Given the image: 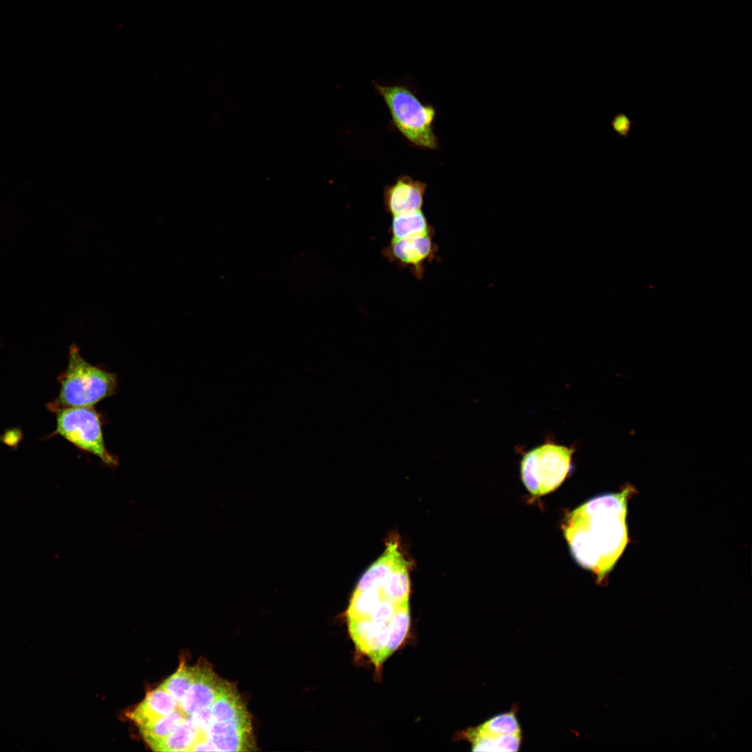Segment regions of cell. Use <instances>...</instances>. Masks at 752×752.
Returning <instances> with one entry per match:
<instances>
[{
  "label": "cell",
  "mask_w": 752,
  "mask_h": 752,
  "mask_svg": "<svg viewBox=\"0 0 752 752\" xmlns=\"http://www.w3.org/2000/svg\"><path fill=\"white\" fill-rule=\"evenodd\" d=\"M194 677V666H187L181 662L177 671L166 679L159 687L170 694L180 705L183 700Z\"/></svg>",
  "instance_id": "cell-21"
},
{
  "label": "cell",
  "mask_w": 752,
  "mask_h": 752,
  "mask_svg": "<svg viewBox=\"0 0 752 752\" xmlns=\"http://www.w3.org/2000/svg\"><path fill=\"white\" fill-rule=\"evenodd\" d=\"M54 411L56 434L79 449L96 456L105 465L117 466V458L105 446L100 415L93 407H69Z\"/></svg>",
  "instance_id": "cell-4"
},
{
  "label": "cell",
  "mask_w": 752,
  "mask_h": 752,
  "mask_svg": "<svg viewBox=\"0 0 752 752\" xmlns=\"http://www.w3.org/2000/svg\"><path fill=\"white\" fill-rule=\"evenodd\" d=\"M634 493L629 485L620 492L595 496L566 517L585 528L600 556L598 581L612 570L629 542L627 502Z\"/></svg>",
  "instance_id": "cell-1"
},
{
  "label": "cell",
  "mask_w": 752,
  "mask_h": 752,
  "mask_svg": "<svg viewBox=\"0 0 752 752\" xmlns=\"http://www.w3.org/2000/svg\"><path fill=\"white\" fill-rule=\"evenodd\" d=\"M206 738L214 751H249L255 746L249 714L226 722H213Z\"/></svg>",
  "instance_id": "cell-7"
},
{
  "label": "cell",
  "mask_w": 752,
  "mask_h": 752,
  "mask_svg": "<svg viewBox=\"0 0 752 752\" xmlns=\"http://www.w3.org/2000/svg\"><path fill=\"white\" fill-rule=\"evenodd\" d=\"M426 189V183L407 175H400L384 189L386 211L395 216L422 210Z\"/></svg>",
  "instance_id": "cell-9"
},
{
  "label": "cell",
  "mask_w": 752,
  "mask_h": 752,
  "mask_svg": "<svg viewBox=\"0 0 752 752\" xmlns=\"http://www.w3.org/2000/svg\"><path fill=\"white\" fill-rule=\"evenodd\" d=\"M383 598L397 605L409 602L410 579L407 563L402 555L380 588Z\"/></svg>",
  "instance_id": "cell-15"
},
{
  "label": "cell",
  "mask_w": 752,
  "mask_h": 752,
  "mask_svg": "<svg viewBox=\"0 0 752 752\" xmlns=\"http://www.w3.org/2000/svg\"><path fill=\"white\" fill-rule=\"evenodd\" d=\"M400 556L397 540L389 542L384 554L360 577L355 590L380 588Z\"/></svg>",
  "instance_id": "cell-13"
},
{
  "label": "cell",
  "mask_w": 752,
  "mask_h": 752,
  "mask_svg": "<svg viewBox=\"0 0 752 752\" xmlns=\"http://www.w3.org/2000/svg\"><path fill=\"white\" fill-rule=\"evenodd\" d=\"M373 86L389 109L395 127L412 146L432 150L439 147L434 132L437 112L432 105L423 103L406 84Z\"/></svg>",
  "instance_id": "cell-2"
},
{
  "label": "cell",
  "mask_w": 752,
  "mask_h": 752,
  "mask_svg": "<svg viewBox=\"0 0 752 752\" xmlns=\"http://www.w3.org/2000/svg\"><path fill=\"white\" fill-rule=\"evenodd\" d=\"M212 750V746L197 730L189 716H185L176 728L165 739L156 744L152 749L157 751H191Z\"/></svg>",
  "instance_id": "cell-12"
},
{
  "label": "cell",
  "mask_w": 752,
  "mask_h": 752,
  "mask_svg": "<svg viewBox=\"0 0 752 752\" xmlns=\"http://www.w3.org/2000/svg\"><path fill=\"white\" fill-rule=\"evenodd\" d=\"M397 608V604L382 597L368 618L375 622L389 625Z\"/></svg>",
  "instance_id": "cell-24"
},
{
  "label": "cell",
  "mask_w": 752,
  "mask_h": 752,
  "mask_svg": "<svg viewBox=\"0 0 752 752\" xmlns=\"http://www.w3.org/2000/svg\"><path fill=\"white\" fill-rule=\"evenodd\" d=\"M613 130L622 138L627 139L630 133L632 121L624 113L616 114L610 122Z\"/></svg>",
  "instance_id": "cell-25"
},
{
  "label": "cell",
  "mask_w": 752,
  "mask_h": 752,
  "mask_svg": "<svg viewBox=\"0 0 752 752\" xmlns=\"http://www.w3.org/2000/svg\"><path fill=\"white\" fill-rule=\"evenodd\" d=\"M465 735L471 743L473 751H517L522 742L521 733L494 735L478 726L469 729Z\"/></svg>",
  "instance_id": "cell-14"
},
{
  "label": "cell",
  "mask_w": 752,
  "mask_h": 752,
  "mask_svg": "<svg viewBox=\"0 0 752 752\" xmlns=\"http://www.w3.org/2000/svg\"><path fill=\"white\" fill-rule=\"evenodd\" d=\"M185 716H187L178 707L152 724L139 728V730L145 741L152 749L168 737Z\"/></svg>",
  "instance_id": "cell-20"
},
{
  "label": "cell",
  "mask_w": 752,
  "mask_h": 752,
  "mask_svg": "<svg viewBox=\"0 0 752 752\" xmlns=\"http://www.w3.org/2000/svg\"><path fill=\"white\" fill-rule=\"evenodd\" d=\"M350 636L357 649L368 656L379 669V659L388 639L389 625L369 618L349 620Z\"/></svg>",
  "instance_id": "cell-10"
},
{
  "label": "cell",
  "mask_w": 752,
  "mask_h": 752,
  "mask_svg": "<svg viewBox=\"0 0 752 752\" xmlns=\"http://www.w3.org/2000/svg\"><path fill=\"white\" fill-rule=\"evenodd\" d=\"M434 234L435 231H432L391 239L383 248L382 255L389 262L409 269L416 279L421 281L425 263L432 261L438 251V246L433 240Z\"/></svg>",
  "instance_id": "cell-5"
},
{
  "label": "cell",
  "mask_w": 752,
  "mask_h": 752,
  "mask_svg": "<svg viewBox=\"0 0 752 752\" xmlns=\"http://www.w3.org/2000/svg\"><path fill=\"white\" fill-rule=\"evenodd\" d=\"M536 448L540 495L543 496L556 490L568 476L574 448L556 444L551 440Z\"/></svg>",
  "instance_id": "cell-6"
},
{
  "label": "cell",
  "mask_w": 752,
  "mask_h": 752,
  "mask_svg": "<svg viewBox=\"0 0 752 752\" xmlns=\"http://www.w3.org/2000/svg\"><path fill=\"white\" fill-rule=\"evenodd\" d=\"M389 230L391 239H400L432 232L434 229L421 210L393 216Z\"/></svg>",
  "instance_id": "cell-18"
},
{
  "label": "cell",
  "mask_w": 752,
  "mask_h": 752,
  "mask_svg": "<svg viewBox=\"0 0 752 752\" xmlns=\"http://www.w3.org/2000/svg\"><path fill=\"white\" fill-rule=\"evenodd\" d=\"M388 625L387 642L379 659V668L402 645L408 634L410 627L409 602L398 605L396 611Z\"/></svg>",
  "instance_id": "cell-17"
},
{
  "label": "cell",
  "mask_w": 752,
  "mask_h": 752,
  "mask_svg": "<svg viewBox=\"0 0 752 752\" xmlns=\"http://www.w3.org/2000/svg\"><path fill=\"white\" fill-rule=\"evenodd\" d=\"M537 448L526 453L521 461V477L527 490L533 496L540 495V484L538 477Z\"/></svg>",
  "instance_id": "cell-22"
},
{
  "label": "cell",
  "mask_w": 752,
  "mask_h": 752,
  "mask_svg": "<svg viewBox=\"0 0 752 752\" xmlns=\"http://www.w3.org/2000/svg\"><path fill=\"white\" fill-rule=\"evenodd\" d=\"M228 684V682L219 678L207 664H196L194 666V680L179 705L180 709L187 716H190L203 708L210 707Z\"/></svg>",
  "instance_id": "cell-8"
},
{
  "label": "cell",
  "mask_w": 752,
  "mask_h": 752,
  "mask_svg": "<svg viewBox=\"0 0 752 752\" xmlns=\"http://www.w3.org/2000/svg\"><path fill=\"white\" fill-rule=\"evenodd\" d=\"M61 389L54 409L69 407H93L115 394L117 376L93 366L72 345L66 370L58 377Z\"/></svg>",
  "instance_id": "cell-3"
},
{
  "label": "cell",
  "mask_w": 752,
  "mask_h": 752,
  "mask_svg": "<svg viewBox=\"0 0 752 752\" xmlns=\"http://www.w3.org/2000/svg\"><path fill=\"white\" fill-rule=\"evenodd\" d=\"M382 597L380 588L354 590L346 611L347 621L368 618Z\"/></svg>",
  "instance_id": "cell-19"
},
{
  "label": "cell",
  "mask_w": 752,
  "mask_h": 752,
  "mask_svg": "<svg viewBox=\"0 0 752 752\" xmlns=\"http://www.w3.org/2000/svg\"><path fill=\"white\" fill-rule=\"evenodd\" d=\"M213 722H226L249 714L233 685L228 684L211 705Z\"/></svg>",
  "instance_id": "cell-16"
},
{
  "label": "cell",
  "mask_w": 752,
  "mask_h": 752,
  "mask_svg": "<svg viewBox=\"0 0 752 752\" xmlns=\"http://www.w3.org/2000/svg\"><path fill=\"white\" fill-rule=\"evenodd\" d=\"M478 727L494 735L521 733V728L516 714L511 711L494 716Z\"/></svg>",
  "instance_id": "cell-23"
},
{
  "label": "cell",
  "mask_w": 752,
  "mask_h": 752,
  "mask_svg": "<svg viewBox=\"0 0 752 752\" xmlns=\"http://www.w3.org/2000/svg\"><path fill=\"white\" fill-rule=\"evenodd\" d=\"M179 707L172 696L162 687L150 691L144 700L128 713L139 728L152 724Z\"/></svg>",
  "instance_id": "cell-11"
}]
</instances>
